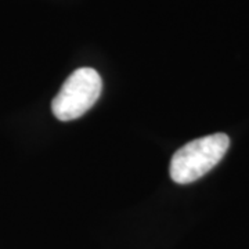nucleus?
I'll use <instances>...</instances> for the list:
<instances>
[{
    "label": "nucleus",
    "instance_id": "nucleus-2",
    "mask_svg": "<svg viewBox=\"0 0 249 249\" xmlns=\"http://www.w3.org/2000/svg\"><path fill=\"white\" fill-rule=\"evenodd\" d=\"M101 90L103 80L96 70L89 67L78 68L68 76L53 98L54 116L62 122L78 119L96 104Z\"/></svg>",
    "mask_w": 249,
    "mask_h": 249
},
{
    "label": "nucleus",
    "instance_id": "nucleus-1",
    "mask_svg": "<svg viewBox=\"0 0 249 249\" xmlns=\"http://www.w3.org/2000/svg\"><path fill=\"white\" fill-rule=\"evenodd\" d=\"M230 147L224 133H214L187 142L173 154L169 173L178 184H190L205 176L223 160Z\"/></svg>",
    "mask_w": 249,
    "mask_h": 249
}]
</instances>
